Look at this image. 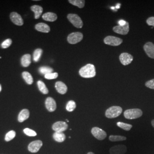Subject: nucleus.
<instances>
[{"instance_id": "obj_1", "label": "nucleus", "mask_w": 154, "mask_h": 154, "mask_svg": "<svg viewBox=\"0 0 154 154\" xmlns=\"http://www.w3.org/2000/svg\"><path fill=\"white\" fill-rule=\"evenodd\" d=\"M79 74L81 77L85 78L94 77L96 75L95 66L92 64H88L79 70Z\"/></svg>"}, {"instance_id": "obj_2", "label": "nucleus", "mask_w": 154, "mask_h": 154, "mask_svg": "<svg viewBox=\"0 0 154 154\" xmlns=\"http://www.w3.org/2000/svg\"><path fill=\"white\" fill-rule=\"evenodd\" d=\"M123 111L120 106H112L109 107L105 112V116L107 118L112 119L120 116Z\"/></svg>"}, {"instance_id": "obj_3", "label": "nucleus", "mask_w": 154, "mask_h": 154, "mask_svg": "<svg viewBox=\"0 0 154 154\" xmlns=\"http://www.w3.org/2000/svg\"><path fill=\"white\" fill-rule=\"evenodd\" d=\"M143 115L142 111L139 109H131L124 112V116L127 119H135L140 118Z\"/></svg>"}, {"instance_id": "obj_4", "label": "nucleus", "mask_w": 154, "mask_h": 154, "mask_svg": "<svg viewBox=\"0 0 154 154\" xmlns=\"http://www.w3.org/2000/svg\"><path fill=\"white\" fill-rule=\"evenodd\" d=\"M67 19L72 24L77 28H82L83 25L82 20L81 17L75 14H69L67 15Z\"/></svg>"}, {"instance_id": "obj_5", "label": "nucleus", "mask_w": 154, "mask_h": 154, "mask_svg": "<svg viewBox=\"0 0 154 154\" xmlns=\"http://www.w3.org/2000/svg\"><path fill=\"white\" fill-rule=\"evenodd\" d=\"M83 35L81 32H74L70 34L67 37V41L70 44H76L82 40Z\"/></svg>"}, {"instance_id": "obj_6", "label": "nucleus", "mask_w": 154, "mask_h": 154, "mask_svg": "<svg viewBox=\"0 0 154 154\" xmlns=\"http://www.w3.org/2000/svg\"><path fill=\"white\" fill-rule=\"evenodd\" d=\"M91 134L95 138L99 140H103L107 137V133L104 130L97 127H94L91 129Z\"/></svg>"}, {"instance_id": "obj_7", "label": "nucleus", "mask_w": 154, "mask_h": 154, "mask_svg": "<svg viewBox=\"0 0 154 154\" xmlns=\"http://www.w3.org/2000/svg\"><path fill=\"white\" fill-rule=\"evenodd\" d=\"M122 42V39L114 36H107L104 39V43L105 44L113 46H119L121 44Z\"/></svg>"}, {"instance_id": "obj_8", "label": "nucleus", "mask_w": 154, "mask_h": 154, "mask_svg": "<svg viewBox=\"0 0 154 154\" xmlns=\"http://www.w3.org/2000/svg\"><path fill=\"white\" fill-rule=\"evenodd\" d=\"M68 128V125L65 122L58 121L54 123L52 126V129L55 132H63Z\"/></svg>"}, {"instance_id": "obj_9", "label": "nucleus", "mask_w": 154, "mask_h": 154, "mask_svg": "<svg viewBox=\"0 0 154 154\" xmlns=\"http://www.w3.org/2000/svg\"><path fill=\"white\" fill-rule=\"evenodd\" d=\"M42 142L41 140H35L30 143L28 146V150L32 153H36L42 146Z\"/></svg>"}, {"instance_id": "obj_10", "label": "nucleus", "mask_w": 154, "mask_h": 154, "mask_svg": "<svg viewBox=\"0 0 154 154\" xmlns=\"http://www.w3.org/2000/svg\"><path fill=\"white\" fill-rule=\"evenodd\" d=\"M112 29L115 33L122 35H126L129 32V23L128 22H126L125 25H118L114 26Z\"/></svg>"}, {"instance_id": "obj_11", "label": "nucleus", "mask_w": 154, "mask_h": 154, "mask_svg": "<svg viewBox=\"0 0 154 154\" xmlns=\"http://www.w3.org/2000/svg\"><path fill=\"white\" fill-rule=\"evenodd\" d=\"M133 57L130 54L127 53H123L119 55V60L122 64L124 66H126L130 64L133 61Z\"/></svg>"}, {"instance_id": "obj_12", "label": "nucleus", "mask_w": 154, "mask_h": 154, "mask_svg": "<svg viewBox=\"0 0 154 154\" xmlns=\"http://www.w3.org/2000/svg\"><path fill=\"white\" fill-rule=\"evenodd\" d=\"M127 147L125 145H118L112 147L110 149V154H125L127 152Z\"/></svg>"}, {"instance_id": "obj_13", "label": "nucleus", "mask_w": 154, "mask_h": 154, "mask_svg": "<svg viewBox=\"0 0 154 154\" xmlns=\"http://www.w3.org/2000/svg\"><path fill=\"white\" fill-rule=\"evenodd\" d=\"M143 49L146 54L149 58L154 59V44L153 43L149 42L144 45Z\"/></svg>"}, {"instance_id": "obj_14", "label": "nucleus", "mask_w": 154, "mask_h": 154, "mask_svg": "<svg viewBox=\"0 0 154 154\" xmlns=\"http://www.w3.org/2000/svg\"><path fill=\"white\" fill-rule=\"evenodd\" d=\"M45 106L49 112H53L57 109V104L55 100L51 97L47 98L45 100Z\"/></svg>"}, {"instance_id": "obj_15", "label": "nucleus", "mask_w": 154, "mask_h": 154, "mask_svg": "<svg viewBox=\"0 0 154 154\" xmlns=\"http://www.w3.org/2000/svg\"><path fill=\"white\" fill-rule=\"evenodd\" d=\"M10 18L12 22L14 23L15 25L18 26L23 25V19L21 16L16 12H12L10 15Z\"/></svg>"}, {"instance_id": "obj_16", "label": "nucleus", "mask_w": 154, "mask_h": 154, "mask_svg": "<svg viewBox=\"0 0 154 154\" xmlns=\"http://www.w3.org/2000/svg\"><path fill=\"white\" fill-rule=\"evenodd\" d=\"M55 88L58 93L61 94H65L67 91V86L64 83L61 81H58L55 83Z\"/></svg>"}, {"instance_id": "obj_17", "label": "nucleus", "mask_w": 154, "mask_h": 154, "mask_svg": "<svg viewBox=\"0 0 154 154\" xmlns=\"http://www.w3.org/2000/svg\"><path fill=\"white\" fill-rule=\"evenodd\" d=\"M35 28L37 31L42 33H49L50 31L49 26L44 23H39L35 25Z\"/></svg>"}, {"instance_id": "obj_18", "label": "nucleus", "mask_w": 154, "mask_h": 154, "mask_svg": "<svg viewBox=\"0 0 154 154\" xmlns=\"http://www.w3.org/2000/svg\"><path fill=\"white\" fill-rule=\"evenodd\" d=\"M42 18L45 21H50V22H54L57 20V15L52 12H48L45 13L42 16Z\"/></svg>"}, {"instance_id": "obj_19", "label": "nucleus", "mask_w": 154, "mask_h": 154, "mask_svg": "<svg viewBox=\"0 0 154 154\" xmlns=\"http://www.w3.org/2000/svg\"><path fill=\"white\" fill-rule=\"evenodd\" d=\"M29 111L28 109H23L20 112L18 116V121L20 122H23L25 120L28 119L29 117Z\"/></svg>"}, {"instance_id": "obj_20", "label": "nucleus", "mask_w": 154, "mask_h": 154, "mask_svg": "<svg viewBox=\"0 0 154 154\" xmlns=\"http://www.w3.org/2000/svg\"><path fill=\"white\" fill-rule=\"evenodd\" d=\"M30 9L35 14L34 18L35 19H38L41 16V15L42 14V13L43 8L41 6L33 5L31 6Z\"/></svg>"}, {"instance_id": "obj_21", "label": "nucleus", "mask_w": 154, "mask_h": 154, "mask_svg": "<svg viewBox=\"0 0 154 154\" xmlns=\"http://www.w3.org/2000/svg\"><path fill=\"white\" fill-rule=\"evenodd\" d=\"M53 137L56 142L61 143L65 141L66 139V135L63 132H55L53 134Z\"/></svg>"}, {"instance_id": "obj_22", "label": "nucleus", "mask_w": 154, "mask_h": 154, "mask_svg": "<svg viewBox=\"0 0 154 154\" xmlns=\"http://www.w3.org/2000/svg\"><path fill=\"white\" fill-rule=\"evenodd\" d=\"M31 63V55L29 54H25L21 58V65L23 67H28Z\"/></svg>"}, {"instance_id": "obj_23", "label": "nucleus", "mask_w": 154, "mask_h": 154, "mask_svg": "<svg viewBox=\"0 0 154 154\" xmlns=\"http://www.w3.org/2000/svg\"><path fill=\"white\" fill-rule=\"evenodd\" d=\"M22 77L25 81V82L28 83V85H32L33 83V78L32 75L27 72H22Z\"/></svg>"}, {"instance_id": "obj_24", "label": "nucleus", "mask_w": 154, "mask_h": 154, "mask_svg": "<svg viewBox=\"0 0 154 154\" xmlns=\"http://www.w3.org/2000/svg\"><path fill=\"white\" fill-rule=\"evenodd\" d=\"M37 85L39 91L44 94H48L49 93V90L46 86L45 84L41 81H38L37 82Z\"/></svg>"}, {"instance_id": "obj_25", "label": "nucleus", "mask_w": 154, "mask_h": 154, "mask_svg": "<svg viewBox=\"0 0 154 154\" xmlns=\"http://www.w3.org/2000/svg\"><path fill=\"white\" fill-rule=\"evenodd\" d=\"M69 2L72 5L76 6L79 8H83L85 5V1L84 0H69Z\"/></svg>"}, {"instance_id": "obj_26", "label": "nucleus", "mask_w": 154, "mask_h": 154, "mask_svg": "<svg viewBox=\"0 0 154 154\" xmlns=\"http://www.w3.org/2000/svg\"><path fill=\"white\" fill-rule=\"evenodd\" d=\"M39 72L45 75L50 73H52L53 72V69L49 66H42L39 68Z\"/></svg>"}, {"instance_id": "obj_27", "label": "nucleus", "mask_w": 154, "mask_h": 154, "mask_svg": "<svg viewBox=\"0 0 154 154\" xmlns=\"http://www.w3.org/2000/svg\"><path fill=\"white\" fill-rule=\"evenodd\" d=\"M42 52L43 51L41 49H37L34 50L33 53V60L34 62H38L39 60Z\"/></svg>"}, {"instance_id": "obj_28", "label": "nucleus", "mask_w": 154, "mask_h": 154, "mask_svg": "<svg viewBox=\"0 0 154 154\" xmlns=\"http://www.w3.org/2000/svg\"><path fill=\"white\" fill-rule=\"evenodd\" d=\"M126 137L121 135H110L109 140L111 142H120L126 140Z\"/></svg>"}, {"instance_id": "obj_29", "label": "nucleus", "mask_w": 154, "mask_h": 154, "mask_svg": "<svg viewBox=\"0 0 154 154\" xmlns=\"http://www.w3.org/2000/svg\"><path fill=\"white\" fill-rule=\"evenodd\" d=\"M117 126L122 128L123 130H126V131H130L131 128L132 127V126L130 124H127V123H123V122H119L116 123Z\"/></svg>"}, {"instance_id": "obj_30", "label": "nucleus", "mask_w": 154, "mask_h": 154, "mask_svg": "<svg viewBox=\"0 0 154 154\" xmlns=\"http://www.w3.org/2000/svg\"><path fill=\"white\" fill-rule=\"evenodd\" d=\"M76 108V103L73 100H70L67 102L66 105V109L67 111L72 112Z\"/></svg>"}, {"instance_id": "obj_31", "label": "nucleus", "mask_w": 154, "mask_h": 154, "mask_svg": "<svg viewBox=\"0 0 154 154\" xmlns=\"http://www.w3.org/2000/svg\"><path fill=\"white\" fill-rule=\"evenodd\" d=\"M16 133L14 131H13V130L10 131L9 132H8L6 134L5 140L6 142L11 141L13 138H14V137H16Z\"/></svg>"}, {"instance_id": "obj_32", "label": "nucleus", "mask_w": 154, "mask_h": 154, "mask_svg": "<svg viewBox=\"0 0 154 154\" xmlns=\"http://www.w3.org/2000/svg\"><path fill=\"white\" fill-rule=\"evenodd\" d=\"M23 132L25 133V134H26L29 137H35L37 135L36 132H35L33 130H31L28 128H25L23 130Z\"/></svg>"}, {"instance_id": "obj_33", "label": "nucleus", "mask_w": 154, "mask_h": 154, "mask_svg": "<svg viewBox=\"0 0 154 154\" xmlns=\"http://www.w3.org/2000/svg\"><path fill=\"white\" fill-rule=\"evenodd\" d=\"M11 43H12V41L11 39L8 38L6 39L1 44V47L3 49H6L8 48H9L11 45Z\"/></svg>"}, {"instance_id": "obj_34", "label": "nucleus", "mask_w": 154, "mask_h": 154, "mask_svg": "<svg viewBox=\"0 0 154 154\" xmlns=\"http://www.w3.org/2000/svg\"><path fill=\"white\" fill-rule=\"evenodd\" d=\"M58 76V74L57 72H52V73H50L48 74H46L45 75V78L47 79H56Z\"/></svg>"}, {"instance_id": "obj_35", "label": "nucleus", "mask_w": 154, "mask_h": 154, "mask_svg": "<svg viewBox=\"0 0 154 154\" xmlns=\"http://www.w3.org/2000/svg\"><path fill=\"white\" fill-rule=\"evenodd\" d=\"M145 85L146 87H147L149 88H151V89H154V79L146 82L145 83Z\"/></svg>"}, {"instance_id": "obj_36", "label": "nucleus", "mask_w": 154, "mask_h": 154, "mask_svg": "<svg viewBox=\"0 0 154 154\" xmlns=\"http://www.w3.org/2000/svg\"><path fill=\"white\" fill-rule=\"evenodd\" d=\"M146 22L149 26H152L154 27V17H149V18L147 20Z\"/></svg>"}, {"instance_id": "obj_37", "label": "nucleus", "mask_w": 154, "mask_h": 154, "mask_svg": "<svg viewBox=\"0 0 154 154\" xmlns=\"http://www.w3.org/2000/svg\"><path fill=\"white\" fill-rule=\"evenodd\" d=\"M119 25H121V26H123V25H125L126 23V21H125V20H120L119 22Z\"/></svg>"}, {"instance_id": "obj_38", "label": "nucleus", "mask_w": 154, "mask_h": 154, "mask_svg": "<svg viewBox=\"0 0 154 154\" xmlns=\"http://www.w3.org/2000/svg\"><path fill=\"white\" fill-rule=\"evenodd\" d=\"M151 125H152V126L154 127V119H153L152 121H151Z\"/></svg>"}, {"instance_id": "obj_39", "label": "nucleus", "mask_w": 154, "mask_h": 154, "mask_svg": "<svg viewBox=\"0 0 154 154\" xmlns=\"http://www.w3.org/2000/svg\"><path fill=\"white\" fill-rule=\"evenodd\" d=\"M119 6H120V4H118V5H117V6H116V8H117V9H118V8H120V7H119Z\"/></svg>"}, {"instance_id": "obj_40", "label": "nucleus", "mask_w": 154, "mask_h": 154, "mask_svg": "<svg viewBox=\"0 0 154 154\" xmlns=\"http://www.w3.org/2000/svg\"><path fill=\"white\" fill-rule=\"evenodd\" d=\"M88 154H94L93 152H89L88 153Z\"/></svg>"}, {"instance_id": "obj_41", "label": "nucleus", "mask_w": 154, "mask_h": 154, "mask_svg": "<svg viewBox=\"0 0 154 154\" xmlns=\"http://www.w3.org/2000/svg\"><path fill=\"white\" fill-rule=\"evenodd\" d=\"M1 86L0 85V92H1Z\"/></svg>"}]
</instances>
